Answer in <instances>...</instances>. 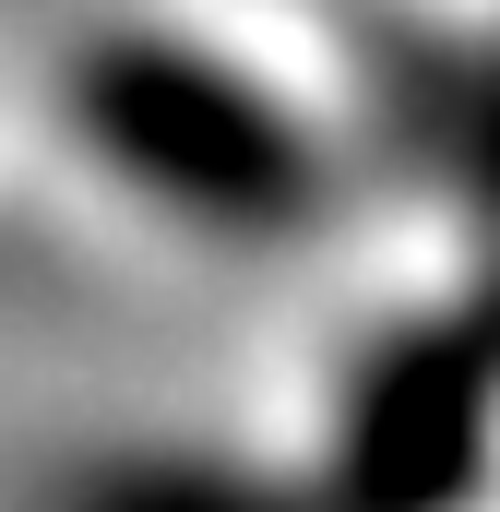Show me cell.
I'll use <instances>...</instances> for the list:
<instances>
[]
</instances>
